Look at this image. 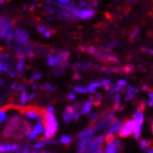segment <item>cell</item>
Segmentation results:
<instances>
[{
	"label": "cell",
	"instance_id": "obj_43",
	"mask_svg": "<svg viewBox=\"0 0 153 153\" xmlns=\"http://www.w3.org/2000/svg\"><path fill=\"white\" fill-rule=\"evenodd\" d=\"M31 153H48V152H46V151H36V152H31Z\"/></svg>",
	"mask_w": 153,
	"mask_h": 153
},
{
	"label": "cell",
	"instance_id": "obj_42",
	"mask_svg": "<svg viewBox=\"0 0 153 153\" xmlns=\"http://www.w3.org/2000/svg\"><path fill=\"white\" fill-rule=\"evenodd\" d=\"M74 79H80V74H78V72H76V74H74Z\"/></svg>",
	"mask_w": 153,
	"mask_h": 153
},
{
	"label": "cell",
	"instance_id": "obj_2",
	"mask_svg": "<svg viewBox=\"0 0 153 153\" xmlns=\"http://www.w3.org/2000/svg\"><path fill=\"white\" fill-rule=\"evenodd\" d=\"M13 23L11 20L7 19V18H1L0 21V36L1 38H4L7 41V44L10 45V42L14 38V33H13Z\"/></svg>",
	"mask_w": 153,
	"mask_h": 153
},
{
	"label": "cell",
	"instance_id": "obj_32",
	"mask_svg": "<svg viewBox=\"0 0 153 153\" xmlns=\"http://www.w3.org/2000/svg\"><path fill=\"white\" fill-rule=\"evenodd\" d=\"M42 78V74H39V72H37V74H34L32 76H31V81H36V80L41 79Z\"/></svg>",
	"mask_w": 153,
	"mask_h": 153
},
{
	"label": "cell",
	"instance_id": "obj_33",
	"mask_svg": "<svg viewBox=\"0 0 153 153\" xmlns=\"http://www.w3.org/2000/svg\"><path fill=\"white\" fill-rule=\"evenodd\" d=\"M117 84L119 86H121V88H123V86L127 85V81H126V80H124V79H121V80H119V81H118Z\"/></svg>",
	"mask_w": 153,
	"mask_h": 153
},
{
	"label": "cell",
	"instance_id": "obj_28",
	"mask_svg": "<svg viewBox=\"0 0 153 153\" xmlns=\"http://www.w3.org/2000/svg\"><path fill=\"white\" fill-rule=\"evenodd\" d=\"M115 140V138H114V134H107L105 136V141H106V143L108 144V143H112L113 141Z\"/></svg>",
	"mask_w": 153,
	"mask_h": 153
},
{
	"label": "cell",
	"instance_id": "obj_7",
	"mask_svg": "<svg viewBox=\"0 0 153 153\" xmlns=\"http://www.w3.org/2000/svg\"><path fill=\"white\" fill-rule=\"evenodd\" d=\"M95 14V11L94 9H88V10H84V9H80L78 10V12L76 13V18H81V19H91L92 16H94Z\"/></svg>",
	"mask_w": 153,
	"mask_h": 153
},
{
	"label": "cell",
	"instance_id": "obj_38",
	"mask_svg": "<svg viewBox=\"0 0 153 153\" xmlns=\"http://www.w3.org/2000/svg\"><path fill=\"white\" fill-rule=\"evenodd\" d=\"M142 90H144V91H149V92H151V91H152V90H151L150 88L147 85V84H143V85H142Z\"/></svg>",
	"mask_w": 153,
	"mask_h": 153
},
{
	"label": "cell",
	"instance_id": "obj_3",
	"mask_svg": "<svg viewBox=\"0 0 153 153\" xmlns=\"http://www.w3.org/2000/svg\"><path fill=\"white\" fill-rule=\"evenodd\" d=\"M134 125H136L134 132V139H139L141 134V130H142V124H143V113H142V111L138 109L137 112L134 113Z\"/></svg>",
	"mask_w": 153,
	"mask_h": 153
},
{
	"label": "cell",
	"instance_id": "obj_39",
	"mask_svg": "<svg viewBox=\"0 0 153 153\" xmlns=\"http://www.w3.org/2000/svg\"><path fill=\"white\" fill-rule=\"evenodd\" d=\"M68 99H69V100H74V99H76L74 93H69V94H68Z\"/></svg>",
	"mask_w": 153,
	"mask_h": 153
},
{
	"label": "cell",
	"instance_id": "obj_31",
	"mask_svg": "<svg viewBox=\"0 0 153 153\" xmlns=\"http://www.w3.org/2000/svg\"><path fill=\"white\" fill-rule=\"evenodd\" d=\"M6 118H7L6 111L1 109V111H0V121H1V123H3V121L6 120Z\"/></svg>",
	"mask_w": 153,
	"mask_h": 153
},
{
	"label": "cell",
	"instance_id": "obj_22",
	"mask_svg": "<svg viewBox=\"0 0 153 153\" xmlns=\"http://www.w3.org/2000/svg\"><path fill=\"white\" fill-rule=\"evenodd\" d=\"M124 68V74H132L134 70V65H126Z\"/></svg>",
	"mask_w": 153,
	"mask_h": 153
},
{
	"label": "cell",
	"instance_id": "obj_8",
	"mask_svg": "<svg viewBox=\"0 0 153 153\" xmlns=\"http://www.w3.org/2000/svg\"><path fill=\"white\" fill-rule=\"evenodd\" d=\"M95 127H90V128H86L84 129L83 131H81L78 136H76V139H79L80 141L83 140V139H86V138H91L92 137V134H95Z\"/></svg>",
	"mask_w": 153,
	"mask_h": 153
},
{
	"label": "cell",
	"instance_id": "obj_20",
	"mask_svg": "<svg viewBox=\"0 0 153 153\" xmlns=\"http://www.w3.org/2000/svg\"><path fill=\"white\" fill-rule=\"evenodd\" d=\"M103 88H104V89L106 90V91H111V90L113 89V88H114V86H113V84H112V81H111V80H104V81H103Z\"/></svg>",
	"mask_w": 153,
	"mask_h": 153
},
{
	"label": "cell",
	"instance_id": "obj_16",
	"mask_svg": "<svg viewBox=\"0 0 153 153\" xmlns=\"http://www.w3.org/2000/svg\"><path fill=\"white\" fill-rule=\"evenodd\" d=\"M65 71H66V69H65V66H61V65H59V66H57L54 70L51 71V74H53V76H61V74H65Z\"/></svg>",
	"mask_w": 153,
	"mask_h": 153
},
{
	"label": "cell",
	"instance_id": "obj_36",
	"mask_svg": "<svg viewBox=\"0 0 153 153\" xmlns=\"http://www.w3.org/2000/svg\"><path fill=\"white\" fill-rule=\"evenodd\" d=\"M36 136H37V134H36L35 132H34V131L32 130V131H31V132H30V134H29V136H27V137H29L30 139H35Z\"/></svg>",
	"mask_w": 153,
	"mask_h": 153
},
{
	"label": "cell",
	"instance_id": "obj_19",
	"mask_svg": "<svg viewBox=\"0 0 153 153\" xmlns=\"http://www.w3.org/2000/svg\"><path fill=\"white\" fill-rule=\"evenodd\" d=\"M92 99V101H93V105H95V106H99L101 103H102V95L101 94H96L94 97H91Z\"/></svg>",
	"mask_w": 153,
	"mask_h": 153
},
{
	"label": "cell",
	"instance_id": "obj_30",
	"mask_svg": "<svg viewBox=\"0 0 153 153\" xmlns=\"http://www.w3.org/2000/svg\"><path fill=\"white\" fill-rule=\"evenodd\" d=\"M139 33H140V29H134V31H132V33L130 34V38L131 39H134V38H136L138 35H139Z\"/></svg>",
	"mask_w": 153,
	"mask_h": 153
},
{
	"label": "cell",
	"instance_id": "obj_10",
	"mask_svg": "<svg viewBox=\"0 0 153 153\" xmlns=\"http://www.w3.org/2000/svg\"><path fill=\"white\" fill-rule=\"evenodd\" d=\"M47 64L48 66H51V67H57V66L60 65V60H59V58L54 53H51V54H48Z\"/></svg>",
	"mask_w": 153,
	"mask_h": 153
},
{
	"label": "cell",
	"instance_id": "obj_24",
	"mask_svg": "<svg viewBox=\"0 0 153 153\" xmlns=\"http://www.w3.org/2000/svg\"><path fill=\"white\" fill-rule=\"evenodd\" d=\"M42 89L44 90V91H47V92H53V91H55V86L49 84V83H46V84L42 86Z\"/></svg>",
	"mask_w": 153,
	"mask_h": 153
},
{
	"label": "cell",
	"instance_id": "obj_40",
	"mask_svg": "<svg viewBox=\"0 0 153 153\" xmlns=\"http://www.w3.org/2000/svg\"><path fill=\"white\" fill-rule=\"evenodd\" d=\"M35 93H33V94H31V95H29V100L30 101H32L33 99H35Z\"/></svg>",
	"mask_w": 153,
	"mask_h": 153
},
{
	"label": "cell",
	"instance_id": "obj_1",
	"mask_svg": "<svg viewBox=\"0 0 153 153\" xmlns=\"http://www.w3.org/2000/svg\"><path fill=\"white\" fill-rule=\"evenodd\" d=\"M42 118H43V121H44L45 124V139L46 140H51V138L54 137L55 134H56V132H57V128H58L57 119L55 118L54 114L48 113L46 109H45Z\"/></svg>",
	"mask_w": 153,
	"mask_h": 153
},
{
	"label": "cell",
	"instance_id": "obj_23",
	"mask_svg": "<svg viewBox=\"0 0 153 153\" xmlns=\"http://www.w3.org/2000/svg\"><path fill=\"white\" fill-rule=\"evenodd\" d=\"M74 91H76V92L78 93H86L89 92V90H88V88H83V86H74Z\"/></svg>",
	"mask_w": 153,
	"mask_h": 153
},
{
	"label": "cell",
	"instance_id": "obj_44",
	"mask_svg": "<svg viewBox=\"0 0 153 153\" xmlns=\"http://www.w3.org/2000/svg\"><path fill=\"white\" fill-rule=\"evenodd\" d=\"M32 88H33V90H36L37 89V85H32Z\"/></svg>",
	"mask_w": 153,
	"mask_h": 153
},
{
	"label": "cell",
	"instance_id": "obj_29",
	"mask_svg": "<svg viewBox=\"0 0 153 153\" xmlns=\"http://www.w3.org/2000/svg\"><path fill=\"white\" fill-rule=\"evenodd\" d=\"M97 118H99V113H91L90 114V123L93 124Z\"/></svg>",
	"mask_w": 153,
	"mask_h": 153
},
{
	"label": "cell",
	"instance_id": "obj_35",
	"mask_svg": "<svg viewBox=\"0 0 153 153\" xmlns=\"http://www.w3.org/2000/svg\"><path fill=\"white\" fill-rule=\"evenodd\" d=\"M46 111H47L48 113H51V114H53V113H54V111H55V108H54V106L53 105H49V106H47V107H46Z\"/></svg>",
	"mask_w": 153,
	"mask_h": 153
},
{
	"label": "cell",
	"instance_id": "obj_5",
	"mask_svg": "<svg viewBox=\"0 0 153 153\" xmlns=\"http://www.w3.org/2000/svg\"><path fill=\"white\" fill-rule=\"evenodd\" d=\"M0 152L1 153H22V147L19 144L11 143V142H4L0 146Z\"/></svg>",
	"mask_w": 153,
	"mask_h": 153
},
{
	"label": "cell",
	"instance_id": "obj_6",
	"mask_svg": "<svg viewBox=\"0 0 153 153\" xmlns=\"http://www.w3.org/2000/svg\"><path fill=\"white\" fill-rule=\"evenodd\" d=\"M134 128H136V125H134V120H128L125 123L124 127L121 129V131L119 132V136L120 137H128L129 134H134Z\"/></svg>",
	"mask_w": 153,
	"mask_h": 153
},
{
	"label": "cell",
	"instance_id": "obj_17",
	"mask_svg": "<svg viewBox=\"0 0 153 153\" xmlns=\"http://www.w3.org/2000/svg\"><path fill=\"white\" fill-rule=\"evenodd\" d=\"M16 69H18V72L20 74V76L24 74V60H22V59L18 60V62H16Z\"/></svg>",
	"mask_w": 153,
	"mask_h": 153
},
{
	"label": "cell",
	"instance_id": "obj_13",
	"mask_svg": "<svg viewBox=\"0 0 153 153\" xmlns=\"http://www.w3.org/2000/svg\"><path fill=\"white\" fill-rule=\"evenodd\" d=\"M100 86H103V83L100 82V81H96V82H91L88 86V90H89V92L93 93L94 95L97 94L96 92V88H100Z\"/></svg>",
	"mask_w": 153,
	"mask_h": 153
},
{
	"label": "cell",
	"instance_id": "obj_11",
	"mask_svg": "<svg viewBox=\"0 0 153 153\" xmlns=\"http://www.w3.org/2000/svg\"><path fill=\"white\" fill-rule=\"evenodd\" d=\"M119 141L114 140L112 143H108L106 147L105 153H118V149H119Z\"/></svg>",
	"mask_w": 153,
	"mask_h": 153
},
{
	"label": "cell",
	"instance_id": "obj_14",
	"mask_svg": "<svg viewBox=\"0 0 153 153\" xmlns=\"http://www.w3.org/2000/svg\"><path fill=\"white\" fill-rule=\"evenodd\" d=\"M11 69H12V68H11V62L1 60V64H0V70H1V72L9 74L10 71H11Z\"/></svg>",
	"mask_w": 153,
	"mask_h": 153
},
{
	"label": "cell",
	"instance_id": "obj_34",
	"mask_svg": "<svg viewBox=\"0 0 153 153\" xmlns=\"http://www.w3.org/2000/svg\"><path fill=\"white\" fill-rule=\"evenodd\" d=\"M149 99H150V101H149V106L152 107L153 106V92H149Z\"/></svg>",
	"mask_w": 153,
	"mask_h": 153
},
{
	"label": "cell",
	"instance_id": "obj_27",
	"mask_svg": "<svg viewBox=\"0 0 153 153\" xmlns=\"http://www.w3.org/2000/svg\"><path fill=\"white\" fill-rule=\"evenodd\" d=\"M72 119H74V115L68 114V113H65V114H64V120L66 121V123H70Z\"/></svg>",
	"mask_w": 153,
	"mask_h": 153
},
{
	"label": "cell",
	"instance_id": "obj_25",
	"mask_svg": "<svg viewBox=\"0 0 153 153\" xmlns=\"http://www.w3.org/2000/svg\"><path fill=\"white\" fill-rule=\"evenodd\" d=\"M37 31L41 33V34H43V35H44L45 33L48 31V29H47V26L44 25V24H38V25H37Z\"/></svg>",
	"mask_w": 153,
	"mask_h": 153
},
{
	"label": "cell",
	"instance_id": "obj_4",
	"mask_svg": "<svg viewBox=\"0 0 153 153\" xmlns=\"http://www.w3.org/2000/svg\"><path fill=\"white\" fill-rule=\"evenodd\" d=\"M14 42H16V44L21 45L23 47H25V46L29 45V34H27L25 30H16V32H14Z\"/></svg>",
	"mask_w": 153,
	"mask_h": 153
},
{
	"label": "cell",
	"instance_id": "obj_37",
	"mask_svg": "<svg viewBox=\"0 0 153 153\" xmlns=\"http://www.w3.org/2000/svg\"><path fill=\"white\" fill-rule=\"evenodd\" d=\"M142 51H147V53H149V54L153 55V49H152V48H148V47H142Z\"/></svg>",
	"mask_w": 153,
	"mask_h": 153
},
{
	"label": "cell",
	"instance_id": "obj_18",
	"mask_svg": "<svg viewBox=\"0 0 153 153\" xmlns=\"http://www.w3.org/2000/svg\"><path fill=\"white\" fill-rule=\"evenodd\" d=\"M27 100H29V95L26 94V91H23L21 92L20 94V97H19V103L21 105H24L26 102H27Z\"/></svg>",
	"mask_w": 153,
	"mask_h": 153
},
{
	"label": "cell",
	"instance_id": "obj_41",
	"mask_svg": "<svg viewBox=\"0 0 153 153\" xmlns=\"http://www.w3.org/2000/svg\"><path fill=\"white\" fill-rule=\"evenodd\" d=\"M144 151H146V153H153V149H151V148H148Z\"/></svg>",
	"mask_w": 153,
	"mask_h": 153
},
{
	"label": "cell",
	"instance_id": "obj_21",
	"mask_svg": "<svg viewBox=\"0 0 153 153\" xmlns=\"http://www.w3.org/2000/svg\"><path fill=\"white\" fill-rule=\"evenodd\" d=\"M72 141V138L71 137H69V136H62V137L60 138V140H59V142L60 143H62V144H69Z\"/></svg>",
	"mask_w": 153,
	"mask_h": 153
},
{
	"label": "cell",
	"instance_id": "obj_26",
	"mask_svg": "<svg viewBox=\"0 0 153 153\" xmlns=\"http://www.w3.org/2000/svg\"><path fill=\"white\" fill-rule=\"evenodd\" d=\"M149 146H151V141H149V140H141L140 147L142 148L143 150L148 149V148H149Z\"/></svg>",
	"mask_w": 153,
	"mask_h": 153
},
{
	"label": "cell",
	"instance_id": "obj_9",
	"mask_svg": "<svg viewBox=\"0 0 153 153\" xmlns=\"http://www.w3.org/2000/svg\"><path fill=\"white\" fill-rule=\"evenodd\" d=\"M124 123L120 120H116L114 121L112 124V126L108 128V130H107V134H117V132H120L121 129H123V127H124Z\"/></svg>",
	"mask_w": 153,
	"mask_h": 153
},
{
	"label": "cell",
	"instance_id": "obj_15",
	"mask_svg": "<svg viewBox=\"0 0 153 153\" xmlns=\"http://www.w3.org/2000/svg\"><path fill=\"white\" fill-rule=\"evenodd\" d=\"M33 131H34V132H35L36 134H43V132H45L43 120H41V119H39V120H37V123H36L35 127H34Z\"/></svg>",
	"mask_w": 153,
	"mask_h": 153
},
{
	"label": "cell",
	"instance_id": "obj_12",
	"mask_svg": "<svg viewBox=\"0 0 153 153\" xmlns=\"http://www.w3.org/2000/svg\"><path fill=\"white\" fill-rule=\"evenodd\" d=\"M74 69H81V70H88L89 68L92 67V62L90 61H84V62H78V64H74L71 66Z\"/></svg>",
	"mask_w": 153,
	"mask_h": 153
}]
</instances>
